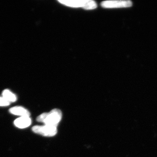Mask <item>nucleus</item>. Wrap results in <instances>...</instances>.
<instances>
[{
  "mask_svg": "<svg viewBox=\"0 0 157 157\" xmlns=\"http://www.w3.org/2000/svg\"><path fill=\"white\" fill-rule=\"evenodd\" d=\"M62 113L58 109H52L49 113H44L37 117V121L42 122L46 125L57 127L61 120Z\"/></svg>",
  "mask_w": 157,
  "mask_h": 157,
  "instance_id": "f257e3e1",
  "label": "nucleus"
},
{
  "mask_svg": "<svg viewBox=\"0 0 157 157\" xmlns=\"http://www.w3.org/2000/svg\"><path fill=\"white\" fill-rule=\"evenodd\" d=\"M63 6L72 8H81L85 10H92L98 7L97 3L93 0H59Z\"/></svg>",
  "mask_w": 157,
  "mask_h": 157,
  "instance_id": "f03ea898",
  "label": "nucleus"
},
{
  "mask_svg": "<svg viewBox=\"0 0 157 157\" xmlns=\"http://www.w3.org/2000/svg\"><path fill=\"white\" fill-rule=\"evenodd\" d=\"M132 6V2L130 0L106 1L101 3V7L106 9L129 8Z\"/></svg>",
  "mask_w": 157,
  "mask_h": 157,
  "instance_id": "7ed1b4c3",
  "label": "nucleus"
},
{
  "mask_svg": "<svg viewBox=\"0 0 157 157\" xmlns=\"http://www.w3.org/2000/svg\"><path fill=\"white\" fill-rule=\"evenodd\" d=\"M32 131L39 135H43L45 137H52L57 134V127L52 126H35L32 128Z\"/></svg>",
  "mask_w": 157,
  "mask_h": 157,
  "instance_id": "20e7f679",
  "label": "nucleus"
},
{
  "mask_svg": "<svg viewBox=\"0 0 157 157\" xmlns=\"http://www.w3.org/2000/svg\"><path fill=\"white\" fill-rule=\"evenodd\" d=\"M32 123V121L29 117H21L15 120L14 124L19 128H25L29 126Z\"/></svg>",
  "mask_w": 157,
  "mask_h": 157,
  "instance_id": "39448f33",
  "label": "nucleus"
},
{
  "mask_svg": "<svg viewBox=\"0 0 157 157\" xmlns=\"http://www.w3.org/2000/svg\"><path fill=\"white\" fill-rule=\"evenodd\" d=\"M9 112L14 115L21 116V117H29L30 113L27 110L22 107H14L9 109Z\"/></svg>",
  "mask_w": 157,
  "mask_h": 157,
  "instance_id": "423d86ee",
  "label": "nucleus"
},
{
  "mask_svg": "<svg viewBox=\"0 0 157 157\" xmlns=\"http://www.w3.org/2000/svg\"><path fill=\"white\" fill-rule=\"evenodd\" d=\"M2 96L7 101L10 102H14L17 100V97L14 94L9 90H5L3 91Z\"/></svg>",
  "mask_w": 157,
  "mask_h": 157,
  "instance_id": "0eeeda50",
  "label": "nucleus"
},
{
  "mask_svg": "<svg viewBox=\"0 0 157 157\" xmlns=\"http://www.w3.org/2000/svg\"><path fill=\"white\" fill-rule=\"evenodd\" d=\"M10 103V102L7 101L3 97H0V106H9Z\"/></svg>",
  "mask_w": 157,
  "mask_h": 157,
  "instance_id": "6e6552de",
  "label": "nucleus"
}]
</instances>
